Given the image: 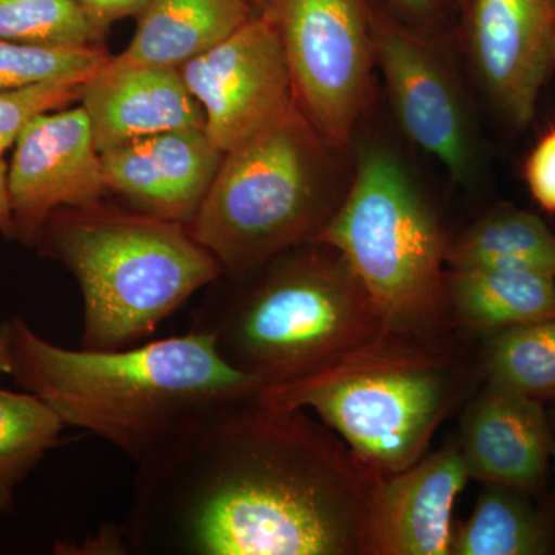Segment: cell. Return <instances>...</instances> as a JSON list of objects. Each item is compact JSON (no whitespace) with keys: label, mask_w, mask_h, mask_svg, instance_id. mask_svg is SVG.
<instances>
[{"label":"cell","mask_w":555,"mask_h":555,"mask_svg":"<svg viewBox=\"0 0 555 555\" xmlns=\"http://www.w3.org/2000/svg\"><path fill=\"white\" fill-rule=\"evenodd\" d=\"M378 477L301 409L241 401L138 467L129 554L369 555Z\"/></svg>","instance_id":"1"},{"label":"cell","mask_w":555,"mask_h":555,"mask_svg":"<svg viewBox=\"0 0 555 555\" xmlns=\"http://www.w3.org/2000/svg\"><path fill=\"white\" fill-rule=\"evenodd\" d=\"M10 357V377L21 389L39 397L65 426L89 430L137 467L159 462L262 387L192 331L127 349H67L13 318Z\"/></svg>","instance_id":"2"},{"label":"cell","mask_w":555,"mask_h":555,"mask_svg":"<svg viewBox=\"0 0 555 555\" xmlns=\"http://www.w3.org/2000/svg\"><path fill=\"white\" fill-rule=\"evenodd\" d=\"M469 364L444 332L383 326L363 345L302 377L258 390L268 406L312 409L375 477L426 455L466 396Z\"/></svg>","instance_id":"3"},{"label":"cell","mask_w":555,"mask_h":555,"mask_svg":"<svg viewBox=\"0 0 555 555\" xmlns=\"http://www.w3.org/2000/svg\"><path fill=\"white\" fill-rule=\"evenodd\" d=\"M38 244L78 280L82 349L145 343L166 318L224 273L189 225L100 204L61 208Z\"/></svg>","instance_id":"4"},{"label":"cell","mask_w":555,"mask_h":555,"mask_svg":"<svg viewBox=\"0 0 555 555\" xmlns=\"http://www.w3.org/2000/svg\"><path fill=\"white\" fill-rule=\"evenodd\" d=\"M313 246L238 294L207 297L189 331L262 387L302 377L363 345L385 326L382 315L345 259Z\"/></svg>","instance_id":"5"},{"label":"cell","mask_w":555,"mask_h":555,"mask_svg":"<svg viewBox=\"0 0 555 555\" xmlns=\"http://www.w3.org/2000/svg\"><path fill=\"white\" fill-rule=\"evenodd\" d=\"M320 138L295 108L225 153L189 224L224 272L246 275L320 235L339 206L323 178Z\"/></svg>","instance_id":"6"},{"label":"cell","mask_w":555,"mask_h":555,"mask_svg":"<svg viewBox=\"0 0 555 555\" xmlns=\"http://www.w3.org/2000/svg\"><path fill=\"white\" fill-rule=\"evenodd\" d=\"M313 243L345 259L386 326L444 332L448 244L389 150L371 145L360 153L346 198Z\"/></svg>","instance_id":"7"},{"label":"cell","mask_w":555,"mask_h":555,"mask_svg":"<svg viewBox=\"0 0 555 555\" xmlns=\"http://www.w3.org/2000/svg\"><path fill=\"white\" fill-rule=\"evenodd\" d=\"M275 13L306 118L324 142L346 145L371 87V16L361 0H281Z\"/></svg>","instance_id":"8"},{"label":"cell","mask_w":555,"mask_h":555,"mask_svg":"<svg viewBox=\"0 0 555 555\" xmlns=\"http://www.w3.org/2000/svg\"><path fill=\"white\" fill-rule=\"evenodd\" d=\"M179 69L203 107L207 138L224 155L297 108L275 11L251 17Z\"/></svg>","instance_id":"9"},{"label":"cell","mask_w":555,"mask_h":555,"mask_svg":"<svg viewBox=\"0 0 555 555\" xmlns=\"http://www.w3.org/2000/svg\"><path fill=\"white\" fill-rule=\"evenodd\" d=\"M14 240L35 246L51 215L98 204L105 185L86 108L43 113L25 127L9 166Z\"/></svg>","instance_id":"10"},{"label":"cell","mask_w":555,"mask_h":555,"mask_svg":"<svg viewBox=\"0 0 555 555\" xmlns=\"http://www.w3.org/2000/svg\"><path fill=\"white\" fill-rule=\"evenodd\" d=\"M375 61L401 129L459 182L476 170L473 130L454 80L433 50L392 22L372 20Z\"/></svg>","instance_id":"11"},{"label":"cell","mask_w":555,"mask_h":555,"mask_svg":"<svg viewBox=\"0 0 555 555\" xmlns=\"http://www.w3.org/2000/svg\"><path fill=\"white\" fill-rule=\"evenodd\" d=\"M469 7L481 82L507 120L528 126L555 73V0H470Z\"/></svg>","instance_id":"12"},{"label":"cell","mask_w":555,"mask_h":555,"mask_svg":"<svg viewBox=\"0 0 555 555\" xmlns=\"http://www.w3.org/2000/svg\"><path fill=\"white\" fill-rule=\"evenodd\" d=\"M107 190L142 214L189 225L198 214L224 153L199 127L133 139L101 153Z\"/></svg>","instance_id":"13"},{"label":"cell","mask_w":555,"mask_h":555,"mask_svg":"<svg viewBox=\"0 0 555 555\" xmlns=\"http://www.w3.org/2000/svg\"><path fill=\"white\" fill-rule=\"evenodd\" d=\"M467 480L470 477L456 444L423 456L401 473L378 478L369 555H449L452 513Z\"/></svg>","instance_id":"14"},{"label":"cell","mask_w":555,"mask_h":555,"mask_svg":"<svg viewBox=\"0 0 555 555\" xmlns=\"http://www.w3.org/2000/svg\"><path fill=\"white\" fill-rule=\"evenodd\" d=\"M456 447L470 478L531 495L545 486L555 438L543 401L486 383L466 409Z\"/></svg>","instance_id":"15"},{"label":"cell","mask_w":555,"mask_h":555,"mask_svg":"<svg viewBox=\"0 0 555 555\" xmlns=\"http://www.w3.org/2000/svg\"><path fill=\"white\" fill-rule=\"evenodd\" d=\"M80 101L100 153L163 131L204 129L206 122L181 69L173 67H120L108 60L83 83Z\"/></svg>","instance_id":"16"},{"label":"cell","mask_w":555,"mask_h":555,"mask_svg":"<svg viewBox=\"0 0 555 555\" xmlns=\"http://www.w3.org/2000/svg\"><path fill=\"white\" fill-rule=\"evenodd\" d=\"M138 30L113 65L173 67L195 60L238 31L254 14L251 0H150Z\"/></svg>","instance_id":"17"},{"label":"cell","mask_w":555,"mask_h":555,"mask_svg":"<svg viewBox=\"0 0 555 555\" xmlns=\"http://www.w3.org/2000/svg\"><path fill=\"white\" fill-rule=\"evenodd\" d=\"M447 294L451 315L478 334L555 318V278L542 273L451 270Z\"/></svg>","instance_id":"18"},{"label":"cell","mask_w":555,"mask_h":555,"mask_svg":"<svg viewBox=\"0 0 555 555\" xmlns=\"http://www.w3.org/2000/svg\"><path fill=\"white\" fill-rule=\"evenodd\" d=\"M451 270L506 269L555 278V235L521 208L502 206L448 244Z\"/></svg>","instance_id":"19"},{"label":"cell","mask_w":555,"mask_h":555,"mask_svg":"<svg viewBox=\"0 0 555 555\" xmlns=\"http://www.w3.org/2000/svg\"><path fill=\"white\" fill-rule=\"evenodd\" d=\"M473 516L454 529L452 555H542L553 545L546 517L524 491L483 483Z\"/></svg>","instance_id":"20"},{"label":"cell","mask_w":555,"mask_h":555,"mask_svg":"<svg viewBox=\"0 0 555 555\" xmlns=\"http://www.w3.org/2000/svg\"><path fill=\"white\" fill-rule=\"evenodd\" d=\"M39 397L0 387V516L13 511L16 491L65 429Z\"/></svg>","instance_id":"21"},{"label":"cell","mask_w":555,"mask_h":555,"mask_svg":"<svg viewBox=\"0 0 555 555\" xmlns=\"http://www.w3.org/2000/svg\"><path fill=\"white\" fill-rule=\"evenodd\" d=\"M481 371L486 383L545 401L555 390V318L486 335Z\"/></svg>","instance_id":"22"},{"label":"cell","mask_w":555,"mask_h":555,"mask_svg":"<svg viewBox=\"0 0 555 555\" xmlns=\"http://www.w3.org/2000/svg\"><path fill=\"white\" fill-rule=\"evenodd\" d=\"M100 36L78 0H0V39L47 49H86Z\"/></svg>","instance_id":"23"},{"label":"cell","mask_w":555,"mask_h":555,"mask_svg":"<svg viewBox=\"0 0 555 555\" xmlns=\"http://www.w3.org/2000/svg\"><path fill=\"white\" fill-rule=\"evenodd\" d=\"M109 57L96 46L47 49L0 39V90L57 79L87 82L107 64Z\"/></svg>","instance_id":"24"},{"label":"cell","mask_w":555,"mask_h":555,"mask_svg":"<svg viewBox=\"0 0 555 555\" xmlns=\"http://www.w3.org/2000/svg\"><path fill=\"white\" fill-rule=\"evenodd\" d=\"M83 80L57 79L0 90V156L14 147L33 119L82 96Z\"/></svg>","instance_id":"25"},{"label":"cell","mask_w":555,"mask_h":555,"mask_svg":"<svg viewBox=\"0 0 555 555\" xmlns=\"http://www.w3.org/2000/svg\"><path fill=\"white\" fill-rule=\"evenodd\" d=\"M524 171L532 198L543 210L555 214V126L537 142Z\"/></svg>","instance_id":"26"},{"label":"cell","mask_w":555,"mask_h":555,"mask_svg":"<svg viewBox=\"0 0 555 555\" xmlns=\"http://www.w3.org/2000/svg\"><path fill=\"white\" fill-rule=\"evenodd\" d=\"M91 24L102 33L113 22L141 13L150 0H78Z\"/></svg>","instance_id":"27"},{"label":"cell","mask_w":555,"mask_h":555,"mask_svg":"<svg viewBox=\"0 0 555 555\" xmlns=\"http://www.w3.org/2000/svg\"><path fill=\"white\" fill-rule=\"evenodd\" d=\"M0 233L5 238L14 240L13 207L9 190V164L0 156Z\"/></svg>","instance_id":"28"},{"label":"cell","mask_w":555,"mask_h":555,"mask_svg":"<svg viewBox=\"0 0 555 555\" xmlns=\"http://www.w3.org/2000/svg\"><path fill=\"white\" fill-rule=\"evenodd\" d=\"M11 320L0 323V377L11 375Z\"/></svg>","instance_id":"29"},{"label":"cell","mask_w":555,"mask_h":555,"mask_svg":"<svg viewBox=\"0 0 555 555\" xmlns=\"http://www.w3.org/2000/svg\"><path fill=\"white\" fill-rule=\"evenodd\" d=\"M390 2L398 9L418 17L430 16L438 7V0H390Z\"/></svg>","instance_id":"30"},{"label":"cell","mask_w":555,"mask_h":555,"mask_svg":"<svg viewBox=\"0 0 555 555\" xmlns=\"http://www.w3.org/2000/svg\"><path fill=\"white\" fill-rule=\"evenodd\" d=\"M545 401H550V403H553L555 406V390L554 392H551L550 396L545 398Z\"/></svg>","instance_id":"31"},{"label":"cell","mask_w":555,"mask_h":555,"mask_svg":"<svg viewBox=\"0 0 555 555\" xmlns=\"http://www.w3.org/2000/svg\"><path fill=\"white\" fill-rule=\"evenodd\" d=\"M470 0H460V3H462V5H467V3H469Z\"/></svg>","instance_id":"32"},{"label":"cell","mask_w":555,"mask_h":555,"mask_svg":"<svg viewBox=\"0 0 555 555\" xmlns=\"http://www.w3.org/2000/svg\"><path fill=\"white\" fill-rule=\"evenodd\" d=\"M554 438H555V430H554Z\"/></svg>","instance_id":"33"}]
</instances>
